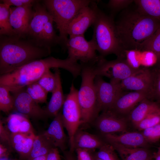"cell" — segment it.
Listing matches in <instances>:
<instances>
[{
    "instance_id": "cell-16",
    "label": "cell",
    "mask_w": 160,
    "mask_h": 160,
    "mask_svg": "<svg viewBox=\"0 0 160 160\" xmlns=\"http://www.w3.org/2000/svg\"><path fill=\"white\" fill-rule=\"evenodd\" d=\"M152 81L151 68L141 67L135 73L121 81L119 85L123 91L133 90L149 93Z\"/></svg>"
},
{
    "instance_id": "cell-20",
    "label": "cell",
    "mask_w": 160,
    "mask_h": 160,
    "mask_svg": "<svg viewBox=\"0 0 160 160\" xmlns=\"http://www.w3.org/2000/svg\"><path fill=\"white\" fill-rule=\"evenodd\" d=\"M36 136L35 133L28 135L11 133L10 142L11 146L18 153L20 160L27 159L31 151Z\"/></svg>"
},
{
    "instance_id": "cell-51",
    "label": "cell",
    "mask_w": 160,
    "mask_h": 160,
    "mask_svg": "<svg viewBox=\"0 0 160 160\" xmlns=\"http://www.w3.org/2000/svg\"><path fill=\"white\" fill-rule=\"evenodd\" d=\"M152 160V159H151V160Z\"/></svg>"
},
{
    "instance_id": "cell-46",
    "label": "cell",
    "mask_w": 160,
    "mask_h": 160,
    "mask_svg": "<svg viewBox=\"0 0 160 160\" xmlns=\"http://www.w3.org/2000/svg\"><path fill=\"white\" fill-rule=\"evenodd\" d=\"M155 160H160V153L157 152L154 156Z\"/></svg>"
},
{
    "instance_id": "cell-4",
    "label": "cell",
    "mask_w": 160,
    "mask_h": 160,
    "mask_svg": "<svg viewBox=\"0 0 160 160\" xmlns=\"http://www.w3.org/2000/svg\"><path fill=\"white\" fill-rule=\"evenodd\" d=\"M91 40L101 57L115 55L117 58H124V51L121 47L116 31L113 17L108 15L98 7Z\"/></svg>"
},
{
    "instance_id": "cell-39",
    "label": "cell",
    "mask_w": 160,
    "mask_h": 160,
    "mask_svg": "<svg viewBox=\"0 0 160 160\" xmlns=\"http://www.w3.org/2000/svg\"><path fill=\"white\" fill-rule=\"evenodd\" d=\"M11 133L6 126H4L2 120L0 121V143L7 146L12 148L10 142Z\"/></svg>"
},
{
    "instance_id": "cell-22",
    "label": "cell",
    "mask_w": 160,
    "mask_h": 160,
    "mask_svg": "<svg viewBox=\"0 0 160 160\" xmlns=\"http://www.w3.org/2000/svg\"><path fill=\"white\" fill-rule=\"evenodd\" d=\"M106 143L98 136L78 129L73 137V151L78 148L95 150Z\"/></svg>"
},
{
    "instance_id": "cell-36",
    "label": "cell",
    "mask_w": 160,
    "mask_h": 160,
    "mask_svg": "<svg viewBox=\"0 0 160 160\" xmlns=\"http://www.w3.org/2000/svg\"><path fill=\"white\" fill-rule=\"evenodd\" d=\"M160 124V110L148 115L135 127L140 130Z\"/></svg>"
},
{
    "instance_id": "cell-37",
    "label": "cell",
    "mask_w": 160,
    "mask_h": 160,
    "mask_svg": "<svg viewBox=\"0 0 160 160\" xmlns=\"http://www.w3.org/2000/svg\"><path fill=\"white\" fill-rule=\"evenodd\" d=\"M141 132L148 143L156 142L160 139V124L145 129Z\"/></svg>"
},
{
    "instance_id": "cell-25",
    "label": "cell",
    "mask_w": 160,
    "mask_h": 160,
    "mask_svg": "<svg viewBox=\"0 0 160 160\" xmlns=\"http://www.w3.org/2000/svg\"><path fill=\"white\" fill-rule=\"evenodd\" d=\"M6 121V126L11 133L28 135L34 133L33 127L27 117L19 113L11 114Z\"/></svg>"
},
{
    "instance_id": "cell-49",
    "label": "cell",
    "mask_w": 160,
    "mask_h": 160,
    "mask_svg": "<svg viewBox=\"0 0 160 160\" xmlns=\"http://www.w3.org/2000/svg\"><path fill=\"white\" fill-rule=\"evenodd\" d=\"M159 65V66L160 67V63H159V64H158Z\"/></svg>"
},
{
    "instance_id": "cell-34",
    "label": "cell",
    "mask_w": 160,
    "mask_h": 160,
    "mask_svg": "<svg viewBox=\"0 0 160 160\" xmlns=\"http://www.w3.org/2000/svg\"><path fill=\"white\" fill-rule=\"evenodd\" d=\"M110 144L106 143L93 153L94 160H121Z\"/></svg>"
},
{
    "instance_id": "cell-10",
    "label": "cell",
    "mask_w": 160,
    "mask_h": 160,
    "mask_svg": "<svg viewBox=\"0 0 160 160\" xmlns=\"http://www.w3.org/2000/svg\"><path fill=\"white\" fill-rule=\"evenodd\" d=\"M139 69L133 68L124 59L120 58L108 60L101 57L95 66L96 76H105L111 80L119 82L133 74Z\"/></svg>"
},
{
    "instance_id": "cell-9",
    "label": "cell",
    "mask_w": 160,
    "mask_h": 160,
    "mask_svg": "<svg viewBox=\"0 0 160 160\" xmlns=\"http://www.w3.org/2000/svg\"><path fill=\"white\" fill-rule=\"evenodd\" d=\"M68 56L81 64L95 65L101 57L97 55L92 41L87 40L84 35L69 36L66 44Z\"/></svg>"
},
{
    "instance_id": "cell-24",
    "label": "cell",
    "mask_w": 160,
    "mask_h": 160,
    "mask_svg": "<svg viewBox=\"0 0 160 160\" xmlns=\"http://www.w3.org/2000/svg\"><path fill=\"white\" fill-rule=\"evenodd\" d=\"M160 110V106L156 102L145 98L138 103L127 117L135 126L150 113Z\"/></svg>"
},
{
    "instance_id": "cell-15",
    "label": "cell",
    "mask_w": 160,
    "mask_h": 160,
    "mask_svg": "<svg viewBox=\"0 0 160 160\" xmlns=\"http://www.w3.org/2000/svg\"><path fill=\"white\" fill-rule=\"evenodd\" d=\"M149 99L148 93L133 91H122L119 95L110 110L121 116L127 117L130 112L141 101Z\"/></svg>"
},
{
    "instance_id": "cell-32",
    "label": "cell",
    "mask_w": 160,
    "mask_h": 160,
    "mask_svg": "<svg viewBox=\"0 0 160 160\" xmlns=\"http://www.w3.org/2000/svg\"><path fill=\"white\" fill-rule=\"evenodd\" d=\"M139 50L153 52L160 63V27L141 45Z\"/></svg>"
},
{
    "instance_id": "cell-28",
    "label": "cell",
    "mask_w": 160,
    "mask_h": 160,
    "mask_svg": "<svg viewBox=\"0 0 160 160\" xmlns=\"http://www.w3.org/2000/svg\"><path fill=\"white\" fill-rule=\"evenodd\" d=\"M134 2L140 11L160 21V0H135Z\"/></svg>"
},
{
    "instance_id": "cell-47",
    "label": "cell",
    "mask_w": 160,
    "mask_h": 160,
    "mask_svg": "<svg viewBox=\"0 0 160 160\" xmlns=\"http://www.w3.org/2000/svg\"><path fill=\"white\" fill-rule=\"evenodd\" d=\"M0 160H20L17 159H10L9 158H4L0 159Z\"/></svg>"
},
{
    "instance_id": "cell-31",
    "label": "cell",
    "mask_w": 160,
    "mask_h": 160,
    "mask_svg": "<svg viewBox=\"0 0 160 160\" xmlns=\"http://www.w3.org/2000/svg\"><path fill=\"white\" fill-rule=\"evenodd\" d=\"M25 89L26 92L37 103L47 102L48 92L37 81L27 85Z\"/></svg>"
},
{
    "instance_id": "cell-8",
    "label": "cell",
    "mask_w": 160,
    "mask_h": 160,
    "mask_svg": "<svg viewBox=\"0 0 160 160\" xmlns=\"http://www.w3.org/2000/svg\"><path fill=\"white\" fill-rule=\"evenodd\" d=\"M78 92V90L73 83L62 108L63 123L69 136L70 151L72 153L73 152V137L80 125L82 123L81 111L77 97Z\"/></svg>"
},
{
    "instance_id": "cell-23",
    "label": "cell",
    "mask_w": 160,
    "mask_h": 160,
    "mask_svg": "<svg viewBox=\"0 0 160 160\" xmlns=\"http://www.w3.org/2000/svg\"><path fill=\"white\" fill-rule=\"evenodd\" d=\"M108 144L117 152L121 160H150L153 156L148 148L127 147L115 143Z\"/></svg>"
},
{
    "instance_id": "cell-27",
    "label": "cell",
    "mask_w": 160,
    "mask_h": 160,
    "mask_svg": "<svg viewBox=\"0 0 160 160\" xmlns=\"http://www.w3.org/2000/svg\"><path fill=\"white\" fill-rule=\"evenodd\" d=\"M54 148L56 147L50 140L42 134L36 135L31 151L26 160H32L37 157L47 155Z\"/></svg>"
},
{
    "instance_id": "cell-19",
    "label": "cell",
    "mask_w": 160,
    "mask_h": 160,
    "mask_svg": "<svg viewBox=\"0 0 160 160\" xmlns=\"http://www.w3.org/2000/svg\"><path fill=\"white\" fill-rule=\"evenodd\" d=\"M64 127L60 111L54 117L48 129L42 133L50 140L56 148H59L63 152L66 148L67 137Z\"/></svg>"
},
{
    "instance_id": "cell-21",
    "label": "cell",
    "mask_w": 160,
    "mask_h": 160,
    "mask_svg": "<svg viewBox=\"0 0 160 160\" xmlns=\"http://www.w3.org/2000/svg\"><path fill=\"white\" fill-rule=\"evenodd\" d=\"M55 73L56 78L55 87L52 92L50 99L44 109L47 117H55L60 111L64 103L65 97L63 92L58 68H55Z\"/></svg>"
},
{
    "instance_id": "cell-40",
    "label": "cell",
    "mask_w": 160,
    "mask_h": 160,
    "mask_svg": "<svg viewBox=\"0 0 160 160\" xmlns=\"http://www.w3.org/2000/svg\"><path fill=\"white\" fill-rule=\"evenodd\" d=\"M38 0H1L2 3L8 6L16 7H23L33 6Z\"/></svg>"
},
{
    "instance_id": "cell-11",
    "label": "cell",
    "mask_w": 160,
    "mask_h": 160,
    "mask_svg": "<svg viewBox=\"0 0 160 160\" xmlns=\"http://www.w3.org/2000/svg\"><path fill=\"white\" fill-rule=\"evenodd\" d=\"M95 81L99 112L110 110L123 91L120 86V82L111 80L108 82L99 76H96Z\"/></svg>"
},
{
    "instance_id": "cell-41",
    "label": "cell",
    "mask_w": 160,
    "mask_h": 160,
    "mask_svg": "<svg viewBox=\"0 0 160 160\" xmlns=\"http://www.w3.org/2000/svg\"><path fill=\"white\" fill-rule=\"evenodd\" d=\"M76 152L77 160H94L93 153L95 150L83 148H78Z\"/></svg>"
},
{
    "instance_id": "cell-17",
    "label": "cell",
    "mask_w": 160,
    "mask_h": 160,
    "mask_svg": "<svg viewBox=\"0 0 160 160\" xmlns=\"http://www.w3.org/2000/svg\"><path fill=\"white\" fill-rule=\"evenodd\" d=\"M10 20L15 35L23 37L28 30L34 14L33 6L10 7Z\"/></svg>"
},
{
    "instance_id": "cell-6",
    "label": "cell",
    "mask_w": 160,
    "mask_h": 160,
    "mask_svg": "<svg viewBox=\"0 0 160 160\" xmlns=\"http://www.w3.org/2000/svg\"><path fill=\"white\" fill-rule=\"evenodd\" d=\"M90 0H44L42 1L53 18L59 32L61 47L66 49L68 40L67 29L79 10L90 4Z\"/></svg>"
},
{
    "instance_id": "cell-45",
    "label": "cell",
    "mask_w": 160,
    "mask_h": 160,
    "mask_svg": "<svg viewBox=\"0 0 160 160\" xmlns=\"http://www.w3.org/2000/svg\"><path fill=\"white\" fill-rule=\"evenodd\" d=\"M47 155L37 157L32 160H47Z\"/></svg>"
},
{
    "instance_id": "cell-13",
    "label": "cell",
    "mask_w": 160,
    "mask_h": 160,
    "mask_svg": "<svg viewBox=\"0 0 160 160\" xmlns=\"http://www.w3.org/2000/svg\"><path fill=\"white\" fill-rule=\"evenodd\" d=\"M97 7L96 1L93 0L90 4L81 8L69 24L67 31L68 35H84L94 22Z\"/></svg>"
},
{
    "instance_id": "cell-30",
    "label": "cell",
    "mask_w": 160,
    "mask_h": 160,
    "mask_svg": "<svg viewBox=\"0 0 160 160\" xmlns=\"http://www.w3.org/2000/svg\"><path fill=\"white\" fill-rule=\"evenodd\" d=\"M151 68L152 81L149 99L160 104V67L158 64Z\"/></svg>"
},
{
    "instance_id": "cell-7",
    "label": "cell",
    "mask_w": 160,
    "mask_h": 160,
    "mask_svg": "<svg viewBox=\"0 0 160 160\" xmlns=\"http://www.w3.org/2000/svg\"><path fill=\"white\" fill-rule=\"evenodd\" d=\"M95 65L81 64V82L77 97L81 111V121L84 123L94 121L99 113L95 81L96 76Z\"/></svg>"
},
{
    "instance_id": "cell-5",
    "label": "cell",
    "mask_w": 160,
    "mask_h": 160,
    "mask_svg": "<svg viewBox=\"0 0 160 160\" xmlns=\"http://www.w3.org/2000/svg\"><path fill=\"white\" fill-rule=\"evenodd\" d=\"M40 2L38 0L33 5L34 15L23 37L37 46L51 51L53 47L61 46V41L54 29L52 17Z\"/></svg>"
},
{
    "instance_id": "cell-38",
    "label": "cell",
    "mask_w": 160,
    "mask_h": 160,
    "mask_svg": "<svg viewBox=\"0 0 160 160\" xmlns=\"http://www.w3.org/2000/svg\"><path fill=\"white\" fill-rule=\"evenodd\" d=\"M133 2L132 0H110L107 6L114 13L126 9Z\"/></svg>"
},
{
    "instance_id": "cell-29",
    "label": "cell",
    "mask_w": 160,
    "mask_h": 160,
    "mask_svg": "<svg viewBox=\"0 0 160 160\" xmlns=\"http://www.w3.org/2000/svg\"><path fill=\"white\" fill-rule=\"evenodd\" d=\"M10 7L3 3L0 4V35H15L10 20Z\"/></svg>"
},
{
    "instance_id": "cell-2",
    "label": "cell",
    "mask_w": 160,
    "mask_h": 160,
    "mask_svg": "<svg viewBox=\"0 0 160 160\" xmlns=\"http://www.w3.org/2000/svg\"><path fill=\"white\" fill-rule=\"evenodd\" d=\"M115 25L120 45L124 50L139 49L141 45L160 27V21L128 8L121 12Z\"/></svg>"
},
{
    "instance_id": "cell-12",
    "label": "cell",
    "mask_w": 160,
    "mask_h": 160,
    "mask_svg": "<svg viewBox=\"0 0 160 160\" xmlns=\"http://www.w3.org/2000/svg\"><path fill=\"white\" fill-rule=\"evenodd\" d=\"M14 99L13 110L34 120L47 117L44 109L35 101L26 92L25 87L12 92Z\"/></svg>"
},
{
    "instance_id": "cell-48",
    "label": "cell",
    "mask_w": 160,
    "mask_h": 160,
    "mask_svg": "<svg viewBox=\"0 0 160 160\" xmlns=\"http://www.w3.org/2000/svg\"><path fill=\"white\" fill-rule=\"evenodd\" d=\"M157 152L160 153V146Z\"/></svg>"
},
{
    "instance_id": "cell-18",
    "label": "cell",
    "mask_w": 160,
    "mask_h": 160,
    "mask_svg": "<svg viewBox=\"0 0 160 160\" xmlns=\"http://www.w3.org/2000/svg\"><path fill=\"white\" fill-rule=\"evenodd\" d=\"M104 140L107 143H115L129 147L148 148L149 143L145 140L142 132H126L116 134L102 135Z\"/></svg>"
},
{
    "instance_id": "cell-43",
    "label": "cell",
    "mask_w": 160,
    "mask_h": 160,
    "mask_svg": "<svg viewBox=\"0 0 160 160\" xmlns=\"http://www.w3.org/2000/svg\"><path fill=\"white\" fill-rule=\"evenodd\" d=\"M12 148L3 144H0V159L9 158Z\"/></svg>"
},
{
    "instance_id": "cell-33",
    "label": "cell",
    "mask_w": 160,
    "mask_h": 160,
    "mask_svg": "<svg viewBox=\"0 0 160 160\" xmlns=\"http://www.w3.org/2000/svg\"><path fill=\"white\" fill-rule=\"evenodd\" d=\"M6 87L0 85V110L6 113L13 110L14 99Z\"/></svg>"
},
{
    "instance_id": "cell-44",
    "label": "cell",
    "mask_w": 160,
    "mask_h": 160,
    "mask_svg": "<svg viewBox=\"0 0 160 160\" xmlns=\"http://www.w3.org/2000/svg\"><path fill=\"white\" fill-rule=\"evenodd\" d=\"M63 152L65 160H75L73 153L70 151H65Z\"/></svg>"
},
{
    "instance_id": "cell-3",
    "label": "cell",
    "mask_w": 160,
    "mask_h": 160,
    "mask_svg": "<svg viewBox=\"0 0 160 160\" xmlns=\"http://www.w3.org/2000/svg\"><path fill=\"white\" fill-rule=\"evenodd\" d=\"M51 53V51L37 46L25 37L0 35V75L49 57Z\"/></svg>"
},
{
    "instance_id": "cell-50",
    "label": "cell",
    "mask_w": 160,
    "mask_h": 160,
    "mask_svg": "<svg viewBox=\"0 0 160 160\" xmlns=\"http://www.w3.org/2000/svg\"><path fill=\"white\" fill-rule=\"evenodd\" d=\"M158 104L160 106V104Z\"/></svg>"
},
{
    "instance_id": "cell-14",
    "label": "cell",
    "mask_w": 160,
    "mask_h": 160,
    "mask_svg": "<svg viewBox=\"0 0 160 160\" xmlns=\"http://www.w3.org/2000/svg\"><path fill=\"white\" fill-rule=\"evenodd\" d=\"M127 117L108 110L102 112L94 121L96 128L103 135L127 132Z\"/></svg>"
},
{
    "instance_id": "cell-42",
    "label": "cell",
    "mask_w": 160,
    "mask_h": 160,
    "mask_svg": "<svg viewBox=\"0 0 160 160\" xmlns=\"http://www.w3.org/2000/svg\"><path fill=\"white\" fill-rule=\"evenodd\" d=\"M47 160H61L58 148H52L48 153Z\"/></svg>"
},
{
    "instance_id": "cell-35",
    "label": "cell",
    "mask_w": 160,
    "mask_h": 160,
    "mask_svg": "<svg viewBox=\"0 0 160 160\" xmlns=\"http://www.w3.org/2000/svg\"><path fill=\"white\" fill-rule=\"evenodd\" d=\"M38 83L48 92H52L56 84V78L55 73L50 70L47 71L37 81Z\"/></svg>"
},
{
    "instance_id": "cell-26",
    "label": "cell",
    "mask_w": 160,
    "mask_h": 160,
    "mask_svg": "<svg viewBox=\"0 0 160 160\" xmlns=\"http://www.w3.org/2000/svg\"><path fill=\"white\" fill-rule=\"evenodd\" d=\"M124 59L132 68L138 69L149 67L152 63L153 57L151 52L148 50L133 49L125 50Z\"/></svg>"
},
{
    "instance_id": "cell-1",
    "label": "cell",
    "mask_w": 160,
    "mask_h": 160,
    "mask_svg": "<svg viewBox=\"0 0 160 160\" xmlns=\"http://www.w3.org/2000/svg\"><path fill=\"white\" fill-rule=\"evenodd\" d=\"M52 68L65 69L75 78L80 75L81 65L68 57L62 59L49 56L31 61L1 75L0 85L6 87L12 92L37 82L47 71Z\"/></svg>"
}]
</instances>
